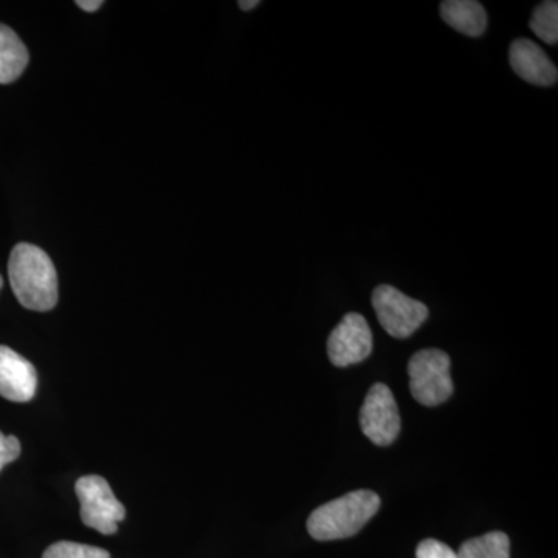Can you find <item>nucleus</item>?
<instances>
[{"instance_id":"10","label":"nucleus","mask_w":558,"mask_h":558,"mask_svg":"<svg viewBox=\"0 0 558 558\" xmlns=\"http://www.w3.org/2000/svg\"><path fill=\"white\" fill-rule=\"evenodd\" d=\"M439 11L444 22L461 35L478 38L486 32V10L475 0H446Z\"/></svg>"},{"instance_id":"3","label":"nucleus","mask_w":558,"mask_h":558,"mask_svg":"<svg viewBox=\"0 0 558 558\" xmlns=\"http://www.w3.org/2000/svg\"><path fill=\"white\" fill-rule=\"evenodd\" d=\"M450 357L440 349H422L409 363L410 389L421 405L436 407L453 395Z\"/></svg>"},{"instance_id":"9","label":"nucleus","mask_w":558,"mask_h":558,"mask_svg":"<svg viewBox=\"0 0 558 558\" xmlns=\"http://www.w3.org/2000/svg\"><path fill=\"white\" fill-rule=\"evenodd\" d=\"M509 61L513 72L534 86L550 87L557 83L556 65L549 60L545 50L532 40H513L510 46Z\"/></svg>"},{"instance_id":"17","label":"nucleus","mask_w":558,"mask_h":558,"mask_svg":"<svg viewBox=\"0 0 558 558\" xmlns=\"http://www.w3.org/2000/svg\"><path fill=\"white\" fill-rule=\"evenodd\" d=\"M76 5H78L81 10L87 11V13H94V11L101 9L102 2L101 0H78Z\"/></svg>"},{"instance_id":"11","label":"nucleus","mask_w":558,"mask_h":558,"mask_svg":"<svg viewBox=\"0 0 558 558\" xmlns=\"http://www.w3.org/2000/svg\"><path fill=\"white\" fill-rule=\"evenodd\" d=\"M28 61L31 54L16 32L0 24V84H10L20 78Z\"/></svg>"},{"instance_id":"14","label":"nucleus","mask_w":558,"mask_h":558,"mask_svg":"<svg viewBox=\"0 0 558 558\" xmlns=\"http://www.w3.org/2000/svg\"><path fill=\"white\" fill-rule=\"evenodd\" d=\"M43 558H110V554L106 549L97 548V546L58 542L47 548Z\"/></svg>"},{"instance_id":"7","label":"nucleus","mask_w":558,"mask_h":558,"mask_svg":"<svg viewBox=\"0 0 558 558\" xmlns=\"http://www.w3.org/2000/svg\"><path fill=\"white\" fill-rule=\"evenodd\" d=\"M373 352V332L360 314L344 315L328 339V355L337 368H347L369 357Z\"/></svg>"},{"instance_id":"18","label":"nucleus","mask_w":558,"mask_h":558,"mask_svg":"<svg viewBox=\"0 0 558 558\" xmlns=\"http://www.w3.org/2000/svg\"><path fill=\"white\" fill-rule=\"evenodd\" d=\"M259 0H241L240 9L244 11H250L256 9L259 5Z\"/></svg>"},{"instance_id":"2","label":"nucleus","mask_w":558,"mask_h":558,"mask_svg":"<svg viewBox=\"0 0 558 558\" xmlns=\"http://www.w3.org/2000/svg\"><path fill=\"white\" fill-rule=\"evenodd\" d=\"M379 509L380 498L376 492H349L315 509L307 520V531L312 538L319 542L352 537Z\"/></svg>"},{"instance_id":"16","label":"nucleus","mask_w":558,"mask_h":558,"mask_svg":"<svg viewBox=\"0 0 558 558\" xmlns=\"http://www.w3.org/2000/svg\"><path fill=\"white\" fill-rule=\"evenodd\" d=\"M21 454V442L16 436H5L0 432V472Z\"/></svg>"},{"instance_id":"5","label":"nucleus","mask_w":558,"mask_h":558,"mask_svg":"<svg viewBox=\"0 0 558 558\" xmlns=\"http://www.w3.org/2000/svg\"><path fill=\"white\" fill-rule=\"evenodd\" d=\"M373 307L381 328L395 339H409L428 318V307L399 289L381 284L373 293Z\"/></svg>"},{"instance_id":"8","label":"nucleus","mask_w":558,"mask_h":558,"mask_svg":"<svg viewBox=\"0 0 558 558\" xmlns=\"http://www.w3.org/2000/svg\"><path fill=\"white\" fill-rule=\"evenodd\" d=\"M38 388V373L27 359L9 347H0V396L11 402H31Z\"/></svg>"},{"instance_id":"4","label":"nucleus","mask_w":558,"mask_h":558,"mask_svg":"<svg viewBox=\"0 0 558 558\" xmlns=\"http://www.w3.org/2000/svg\"><path fill=\"white\" fill-rule=\"evenodd\" d=\"M75 492L83 523L102 535L117 534L120 521L126 519V509L113 495L108 481L98 475L81 476Z\"/></svg>"},{"instance_id":"1","label":"nucleus","mask_w":558,"mask_h":558,"mask_svg":"<svg viewBox=\"0 0 558 558\" xmlns=\"http://www.w3.org/2000/svg\"><path fill=\"white\" fill-rule=\"evenodd\" d=\"M11 289L25 310L47 312L58 303V274L50 256L36 245L22 242L9 260Z\"/></svg>"},{"instance_id":"6","label":"nucleus","mask_w":558,"mask_h":558,"mask_svg":"<svg viewBox=\"0 0 558 558\" xmlns=\"http://www.w3.org/2000/svg\"><path fill=\"white\" fill-rule=\"evenodd\" d=\"M360 427L363 435L376 446H391L400 433V414L395 395L385 384L371 387L362 411Z\"/></svg>"},{"instance_id":"12","label":"nucleus","mask_w":558,"mask_h":558,"mask_svg":"<svg viewBox=\"0 0 558 558\" xmlns=\"http://www.w3.org/2000/svg\"><path fill=\"white\" fill-rule=\"evenodd\" d=\"M458 558H510V542L505 532H488L469 539L459 549Z\"/></svg>"},{"instance_id":"19","label":"nucleus","mask_w":558,"mask_h":558,"mask_svg":"<svg viewBox=\"0 0 558 558\" xmlns=\"http://www.w3.org/2000/svg\"><path fill=\"white\" fill-rule=\"evenodd\" d=\"M2 288H3V279H2V277H0V290H2Z\"/></svg>"},{"instance_id":"15","label":"nucleus","mask_w":558,"mask_h":558,"mask_svg":"<svg viewBox=\"0 0 558 558\" xmlns=\"http://www.w3.org/2000/svg\"><path fill=\"white\" fill-rule=\"evenodd\" d=\"M417 558H458V554L453 553L450 546L446 543L438 542V539H424L416 550Z\"/></svg>"},{"instance_id":"13","label":"nucleus","mask_w":558,"mask_h":558,"mask_svg":"<svg viewBox=\"0 0 558 558\" xmlns=\"http://www.w3.org/2000/svg\"><path fill=\"white\" fill-rule=\"evenodd\" d=\"M529 27L543 43L556 46L558 40V2L548 0L539 3L532 13Z\"/></svg>"}]
</instances>
